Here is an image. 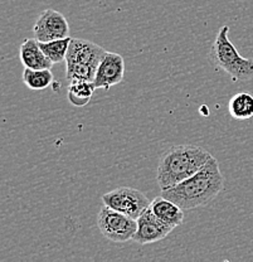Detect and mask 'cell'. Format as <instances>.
I'll return each instance as SVG.
<instances>
[{"mask_svg":"<svg viewBox=\"0 0 253 262\" xmlns=\"http://www.w3.org/2000/svg\"><path fill=\"white\" fill-rule=\"evenodd\" d=\"M212 158L204 147L197 145H175L162 154L156 170L160 189H167L197 173Z\"/></svg>","mask_w":253,"mask_h":262,"instance_id":"cell-2","label":"cell"},{"mask_svg":"<svg viewBox=\"0 0 253 262\" xmlns=\"http://www.w3.org/2000/svg\"><path fill=\"white\" fill-rule=\"evenodd\" d=\"M229 27H220L213 46L209 51V61L214 67L224 71L237 81H248L253 77V61L243 58L228 37Z\"/></svg>","mask_w":253,"mask_h":262,"instance_id":"cell-3","label":"cell"},{"mask_svg":"<svg viewBox=\"0 0 253 262\" xmlns=\"http://www.w3.org/2000/svg\"><path fill=\"white\" fill-rule=\"evenodd\" d=\"M105 54V49L101 46L91 42V40L71 38L66 59H73V61H78L82 62V63L99 67L100 62L102 61Z\"/></svg>","mask_w":253,"mask_h":262,"instance_id":"cell-9","label":"cell"},{"mask_svg":"<svg viewBox=\"0 0 253 262\" xmlns=\"http://www.w3.org/2000/svg\"><path fill=\"white\" fill-rule=\"evenodd\" d=\"M94 82L87 81H75L71 82L68 86L67 97L71 105L76 107H83L91 101L95 91Z\"/></svg>","mask_w":253,"mask_h":262,"instance_id":"cell-12","label":"cell"},{"mask_svg":"<svg viewBox=\"0 0 253 262\" xmlns=\"http://www.w3.org/2000/svg\"><path fill=\"white\" fill-rule=\"evenodd\" d=\"M19 58L26 68L43 70V68H52L53 66L47 56L43 53L39 42L35 38H27L23 40L19 47Z\"/></svg>","mask_w":253,"mask_h":262,"instance_id":"cell-10","label":"cell"},{"mask_svg":"<svg viewBox=\"0 0 253 262\" xmlns=\"http://www.w3.org/2000/svg\"><path fill=\"white\" fill-rule=\"evenodd\" d=\"M21 78L26 86L32 91H43L54 82V76L51 68H43V70L26 68Z\"/></svg>","mask_w":253,"mask_h":262,"instance_id":"cell-13","label":"cell"},{"mask_svg":"<svg viewBox=\"0 0 253 262\" xmlns=\"http://www.w3.org/2000/svg\"><path fill=\"white\" fill-rule=\"evenodd\" d=\"M125 76L124 57L113 52H106L105 57L97 67L95 76V89H102L105 91L112 86L121 83Z\"/></svg>","mask_w":253,"mask_h":262,"instance_id":"cell-7","label":"cell"},{"mask_svg":"<svg viewBox=\"0 0 253 262\" xmlns=\"http://www.w3.org/2000/svg\"><path fill=\"white\" fill-rule=\"evenodd\" d=\"M136 221H137V229L132 241L139 245H149L162 241L174 229V227L159 220L151 212L150 207Z\"/></svg>","mask_w":253,"mask_h":262,"instance_id":"cell-8","label":"cell"},{"mask_svg":"<svg viewBox=\"0 0 253 262\" xmlns=\"http://www.w3.org/2000/svg\"><path fill=\"white\" fill-rule=\"evenodd\" d=\"M228 110L236 120H248L253 116V96L248 92H239L229 100Z\"/></svg>","mask_w":253,"mask_h":262,"instance_id":"cell-14","label":"cell"},{"mask_svg":"<svg viewBox=\"0 0 253 262\" xmlns=\"http://www.w3.org/2000/svg\"><path fill=\"white\" fill-rule=\"evenodd\" d=\"M97 67L82 62L73 61V59H66V78L67 81H87L94 82L96 76Z\"/></svg>","mask_w":253,"mask_h":262,"instance_id":"cell-15","label":"cell"},{"mask_svg":"<svg viewBox=\"0 0 253 262\" xmlns=\"http://www.w3.org/2000/svg\"><path fill=\"white\" fill-rule=\"evenodd\" d=\"M34 38L38 42H51L70 37V24L66 16L54 9H45L34 24Z\"/></svg>","mask_w":253,"mask_h":262,"instance_id":"cell-6","label":"cell"},{"mask_svg":"<svg viewBox=\"0 0 253 262\" xmlns=\"http://www.w3.org/2000/svg\"><path fill=\"white\" fill-rule=\"evenodd\" d=\"M97 227L108 241L124 244L134 238L137 221L103 204L97 215Z\"/></svg>","mask_w":253,"mask_h":262,"instance_id":"cell-4","label":"cell"},{"mask_svg":"<svg viewBox=\"0 0 253 262\" xmlns=\"http://www.w3.org/2000/svg\"><path fill=\"white\" fill-rule=\"evenodd\" d=\"M71 38H62V39L51 40V42H39L40 49L43 53L47 56L53 64L61 63V62L66 61L68 47H70Z\"/></svg>","mask_w":253,"mask_h":262,"instance_id":"cell-16","label":"cell"},{"mask_svg":"<svg viewBox=\"0 0 253 262\" xmlns=\"http://www.w3.org/2000/svg\"><path fill=\"white\" fill-rule=\"evenodd\" d=\"M150 209L159 220L171 227L175 228L183 225L184 209L170 199L165 198L164 195H159L154 201H151Z\"/></svg>","mask_w":253,"mask_h":262,"instance_id":"cell-11","label":"cell"},{"mask_svg":"<svg viewBox=\"0 0 253 262\" xmlns=\"http://www.w3.org/2000/svg\"><path fill=\"white\" fill-rule=\"evenodd\" d=\"M223 188L224 178L219 163L212 157L205 165L192 177L173 187L162 189V195L173 201L184 211H188L206 206L222 192Z\"/></svg>","mask_w":253,"mask_h":262,"instance_id":"cell-1","label":"cell"},{"mask_svg":"<svg viewBox=\"0 0 253 262\" xmlns=\"http://www.w3.org/2000/svg\"><path fill=\"white\" fill-rule=\"evenodd\" d=\"M102 203L129 217L137 220L150 207L151 201L136 188L121 187L102 195Z\"/></svg>","mask_w":253,"mask_h":262,"instance_id":"cell-5","label":"cell"}]
</instances>
